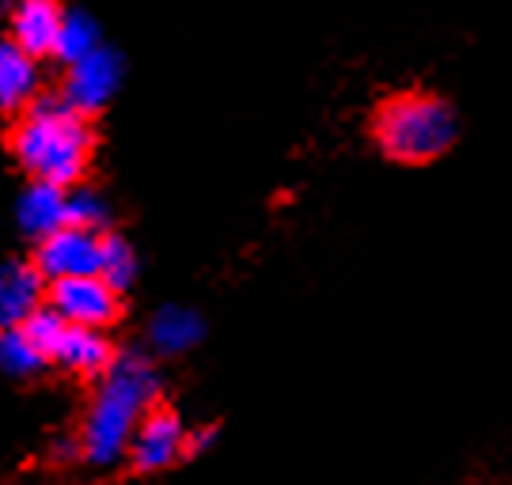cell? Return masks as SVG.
I'll return each instance as SVG.
<instances>
[{
	"instance_id": "obj_4",
	"label": "cell",
	"mask_w": 512,
	"mask_h": 485,
	"mask_svg": "<svg viewBox=\"0 0 512 485\" xmlns=\"http://www.w3.org/2000/svg\"><path fill=\"white\" fill-rule=\"evenodd\" d=\"M27 334L38 342V349L46 353V360L61 368V372H73V376H103L114 360V345L103 330L95 326H80L69 323L61 311H54L50 304H42L27 319Z\"/></svg>"
},
{
	"instance_id": "obj_15",
	"label": "cell",
	"mask_w": 512,
	"mask_h": 485,
	"mask_svg": "<svg viewBox=\"0 0 512 485\" xmlns=\"http://www.w3.org/2000/svg\"><path fill=\"white\" fill-rule=\"evenodd\" d=\"M99 277L110 281L126 296L129 288L137 285V254L129 247V239L114 232H103V262H99Z\"/></svg>"
},
{
	"instance_id": "obj_8",
	"label": "cell",
	"mask_w": 512,
	"mask_h": 485,
	"mask_svg": "<svg viewBox=\"0 0 512 485\" xmlns=\"http://www.w3.org/2000/svg\"><path fill=\"white\" fill-rule=\"evenodd\" d=\"M118 80H122V61H118V54L107 50V46H95L92 54H84L80 61L69 65L65 84H61V95H65L80 114L92 118L95 110H103L110 103V95L118 91Z\"/></svg>"
},
{
	"instance_id": "obj_2",
	"label": "cell",
	"mask_w": 512,
	"mask_h": 485,
	"mask_svg": "<svg viewBox=\"0 0 512 485\" xmlns=\"http://www.w3.org/2000/svg\"><path fill=\"white\" fill-rule=\"evenodd\" d=\"M92 148L95 133L88 126V114H80L65 95L35 99L12 129V156L19 160V167L31 179L57 182V186L84 182Z\"/></svg>"
},
{
	"instance_id": "obj_17",
	"label": "cell",
	"mask_w": 512,
	"mask_h": 485,
	"mask_svg": "<svg viewBox=\"0 0 512 485\" xmlns=\"http://www.w3.org/2000/svg\"><path fill=\"white\" fill-rule=\"evenodd\" d=\"M110 220V209L103 194H95L92 186H69V224H80V228H95L103 232Z\"/></svg>"
},
{
	"instance_id": "obj_11",
	"label": "cell",
	"mask_w": 512,
	"mask_h": 485,
	"mask_svg": "<svg viewBox=\"0 0 512 485\" xmlns=\"http://www.w3.org/2000/svg\"><path fill=\"white\" fill-rule=\"evenodd\" d=\"M12 38L35 57H54L65 8L57 0H12Z\"/></svg>"
},
{
	"instance_id": "obj_6",
	"label": "cell",
	"mask_w": 512,
	"mask_h": 485,
	"mask_svg": "<svg viewBox=\"0 0 512 485\" xmlns=\"http://www.w3.org/2000/svg\"><path fill=\"white\" fill-rule=\"evenodd\" d=\"M99 262H103V232L80 228V224L57 228L46 239H38L35 247V266L46 281L88 277V273H99Z\"/></svg>"
},
{
	"instance_id": "obj_10",
	"label": "cell",
	"mask_w": 512,
	"mask_h": 485,
	"mask_svg": "<svg viewBox=\"0 0 512 485\" xmlns=\"http://www.w3.org/2000/svg\"><path fill=\"white\" fill-rule=\"evenodd\" d=\"M38 99V57L16 38H0V114H23Z\"/></svg>"
},
{
	"instance_id": "obj_5",
	"label": "cell",
	"mask_w": 512,
	"mask_h": 485,
	"mask_svg": "<svg viewBox=\"0 0 512 485\" xmlns=\"http://www.w3.org/2000/svg\"><path fill=\"white\" fill-rule=\"evenodd\" d=\"M46 304L61 311L69 323L95 326V330H107L122 319V292L110 281H103L99 273L50 281L46 285Z\"/></svg>"
},
{
	"instance_id": "obj_16",
	"label": "cell",
	"mask_w": 512,
	"mask_h": 485,
	"mask_svg": "<svg viewBox=\"0 0 512 485\" xmlns=\"http://www.w3.org/2000/svg\"><path fill=\"white\" fill-rule=\"evenodd\" d=\"M95 46H103V42H99V27H95V19L84 16V12H65V23H61V35H57L54 57H61L65 65H73V61H80L84 54H92Z\"/></svg>"
},
{
	"instance_id": "obj_12",
	"label": "cell",
	"mask_w": 512,
	"mask_h": 485,
	"mask_svg": "<svg viewBox=\"0 0 512 485\" xmlns=\"http://www.w3.org/2000/svg\"><path fill=\"white\" fill-rule=\"evenodd\" d=\"M65 224H69V186L35 179L19 194V228L35 243Z\"/></svg>"
},
{
	"instance_id": "obj_1",
	"label": "cell",
	"mask_w": 512,
	"mask_h": 485,
	"mask_svg": "<svg viewBox=\"0 0 512 485\" xmlns=\"http://www.w3.org/2000/svg\"><path fill=\"white\" fill-rule=\"evenodd\" d=\"M160 402V372L145 353L122 349L99 376L92 402L80 421V451L92 467H114L129 455V440L145 414Z\"/></svg>"
},
{
	"instance_id": "obj_18",
	"label": "cell",
	"mask_w": 512,
	"mask_h": 485,
	"mask_svg": "<svg viewBox=\"0 0 512 485\" xmlns=\"http://www.w3.org/2000/svg\"><path fill=\"white\" fill-rule=\"evenodd\" d=\"M217 444V429L213 425H202V429H190L186 432V459H194V455H202L205 448H213Z\"/></svg>"
},
{
	"instance_id": "obj_13",
	"label": "cell",
	"mask_w": 512,
	"mask_h": 485,
	"mask_svg": "<svg viewBox=\"0 0 512 485\" xmlns=\"http://www.w3.org/2000/svg\"><path fill=\"white\" fill-rule=\"evenodd\" d=\"M202 338H205V323L194 307L167 304L148 319V345L160 357H183L194 345H202Z\"/></svg>"
},
{
	"instance_id": "obj_19",
	"label": "cell",
	"mask_w": 512,
	"mask_h": 485,
	"mask_svg": "<svg viewBox=\"0 0 512 485\" xmlns=\"http://www.w3.org/2000/svg\"><path fill=\"white\" fill-rule=\"evenodd\" d=\"M0 8H4V0H0Z\"/></svg>"
},
{
	"instance_id": "obj_9",
	"label": "cell",
	"mask_w": 512,
	"mask_h": 485,
	"mask_svg": "<svg viewBox=\"0 0 512 485\" xmlns=\"http://www.w3.org/2000/svg\"><path fill=\"white\" fill-rule=\"evenodd\" d=\"M46 277L31 262H0V330L23 326L38 307L46 304Z\"/></svg>"
},
{
	"instance_id": "obj_14",
	"label": "cell",
	"mask_w": 512,
	"mask_h": 485,
	"mask_svg": "<svg viewBox=\"0 0 512 485\" xmlns=\"http://www.w3.org/2000/svg\"><path fill=\"white\" fill-rule=\"evenodd\" d=\"M50 368L46 353L27 334V326H8L0 330V372L12 379H35Z\"/></svg>"
},
{
	"instance_id": "obj_3",
	"label": "cell",
	"mask_w": 512,
	"mask_h": 485,
	"mask_svg": "<svg viewBox=\"0 0 512 485\" xmlns=\"http://www.w3.org/2000/svg\"><path fill=\"white\" fill-rule=\"evenodd\" d=\"M372 137L391 163L425 167L452 152L459 137V118L452 103L433 91H399L376 107Z\"/></svg>"
},
{
	"instance_id": "obj_7",
	"label": "cell",
	"mask_w": 512,
	"mask_h": 485,
	"mask_svg": "<svg viewBox=\"0 0 512 485\" xmlns=\"http://www.w3.org/2000/svg\"><path fill=\"white\" fill-rule=\"evenodd\" d=\"M186 432L190 429L183 425V417L156 402L129 440V467L137 474H156V470L175 467L179 459H186Z\"/></svg>"
}]
</instances>
